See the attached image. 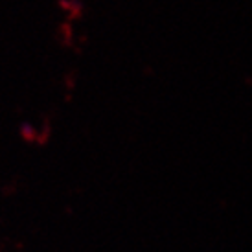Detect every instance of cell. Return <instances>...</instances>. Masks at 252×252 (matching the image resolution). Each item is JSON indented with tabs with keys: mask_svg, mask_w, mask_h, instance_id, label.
<instances>
[{
	"mask_svg": "<svg viewBox=\"0 0 252 252\" xmlns=\"http://www.w3.org/2000/svg\"><path fill=\"white\" fill-rule=\"evenodd\" d=\"M21 134H22V138H24V140H28V142L35 140V138H37L35 129L30 126V124H22V126H21Z\"/></svg>",
	"mask_w": 252,
	"mask_h": 252,
	"instance_id": "3",
	"label": "cell"
},
{
	"mask_svg": "<svg viewBox=\"0 0 252 252\" xmlns=\"http://www.w3.org/2000/svg\"><path fill=\"white\" fill-rule=\"evenodd\" d=\"M56 39L59 41L61 46H72V41H74V30H72L70 22L66 21V22H63V24H59Z\"/></svg>",
	"mask_w": 252,
	"mask_h": 252,
	"instance_id": "2",
	"label": "cell"
},
{
	"mask_svg": "<svg viewBox=\"0 0 252 252\" xmlns=\"http://www.w3.org/2000/svg\"><path fill=\"white\" fill-rule=\"evenodd\" d=\"M59 7L64 11L68 22L77 21L83 15V4L79 0H59Z\"/></svg>",
	"mask_w": 252,
	"mask_h": 252,
	"instance_id": "1",
	"label": "cell"
}]
</instances>
